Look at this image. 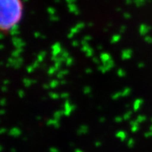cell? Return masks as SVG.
<instances>
[{"instance_id":"6da1fadb","label":"cell","mask_w":152,"mask_h":152,"mask_svg":"<svg viewBox=\"0 0 152 152\" xmlns=\"http://www.w3.org/2000/svg\"><path fill=\"white\" fill-rule=\"evenodd\" d=\"M24 12L23 0H0V34L15 31L23 20Z\"/></svg>"}]
</instances>
